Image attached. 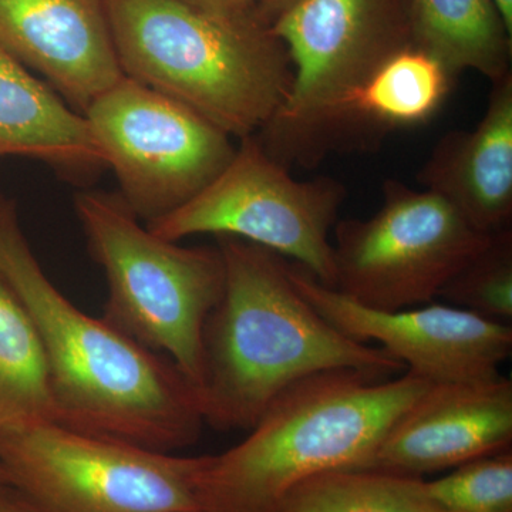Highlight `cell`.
Masks as SVG:
<instances>
[{
	"instance_id": "obj_1",
	"label": "cell",
	"mask_w": 512,
	"mask_h": 512,
	"mask_svg": "<svg viewBox=\"0 0 512 512\" xmlns=\"http://www.w3.org/2000/svg\"><path fill=\"white\" fill-rule=\"evenodd\" d=\"M0 275L42 339L60 423L164 453L200 439L194 386L167 357L74 306L47 278L3 197Z\"/></svg>"
},
{
	"instance_id": "obj_2",
	"label": "cell",
	"mask_w": 512,
	"mask_h": 512,
	"mask_svg": "<svg viewBox=\"0 0 512 512\" xmlns=\"http://www.w3.org/2000/svg\"><path fill=\"white\" fill-rule=\"evenodd\" d=\"M225 264L221 299L202 333L197 387L204 424L249 430L291 384L353 369L383 379L406 367L382 348L356 342L306 301L289 261L251 242L218 237Z\"/></svg>"
},
{
	"instance_id": "obj_3",
	"label": "cell",
	"mask_w": 512,
	"mask_h": 512,
	"mask_svg": "<svg viewBox=\"0 0 512 512\" xmlns=\"http://www.w3.org/2000/svg\"><path fill=\"white\" fill-rule=\"evenodd\" d=\"M430 384L409 372L382 382L353 369L298 380L241 443L208 456L200 512H278L309 478L372 467L387 431Z\"/></svg>"
},
{
	"instance_id": "obj_4",
	"label": "cell",
	"mask_w": 512,
	"mask_h": 512,
	"mask_svg": "<svg viewBox=\"0 0 512 512\" xmlns=\"http://www.w3.org/2000/svg\"><path fill=\"white\" fill-rule=\"evenodd\" d=\"M124 76L181 101L232 138L255 136L284 103L291 59L256 18L181 0H104Z\"/></svg>"
},
{
	"instance_id": "obj_5",
	"label": "cell",
	"mask_w": 512,
	"mask_h": 512,
	"mask_svg": "<svg viewBox=\"0 0 512 512\" xmlns=\"http://www.w3.org/2000/svg\"><path fill=\"white\" fill-rule=\"evenodd\" d=\"M74 208L109 285L103 319L171 360L197 392L202 333L225 285L220 247L185 248L157 237L120 195L80 192Z\"/></svg>"
},
{
	"instance_id": "obj_6",
	"label": "cell",
	"mask_w": 512,
	"mask_h": 512,
	"mask_svg": "<svg viewBox=\"0 0 512 512\" xmlns=\"http://www.w3.org/2000/svg\"><path fill=\"white\" fill-rule=\"evenodd\" d=\"M291 59V90L256 137L279 164L315 167L343 151L350 100L410 45L403 0H298L272 22Z\"/></svg>"
},
{
	"instance_id": "obj_7",
	"label": "cell",
	"mask_w": 512,
	"mask_h": 512,
	"mask_svg": "<svg viewBox=\"0 0 512 512\" xmlns=\"http://www.w3.org/2000/svg\"><path fill=\"white\" fill-rule=\"evenodd\" d=\"M207 461L59 421L0 429V483L40 512H200Z\"/></svg>"
},
{
	"instance_id": "obj_8",
	"label": "cell",
	"mask_w": 512,
	"mask_h": 512,
	"mask_svg": "<svg viewBox=\"0 0 512 512\" xmlns=\"http://www.w3.org/2000/svg\"><path fill=\"white\" fill-rule=\"evenodd\" d=\"M346 197L348 190L336 178L296 180L258 137L249 136L211 184L146 227L173 242L204 234L242 239L302 265L335 288L330 232Z\"/></svg>"
},
{
	"instance_id": "obj_9",
	"label": "cell",
	"mask_w": 512,
	"mask_h": 512,
	"mask_svg": "<svg viewBox=\"0 0 512 512\" xmlns=\"http://www.w3.org/2000/svg\"><path fill=\"white\" fill-rule=\"evenodd\" d=\"M491 235L440 195L390 178L373 217L336 222L335 289L377 311L426 305Z\"/></svg>"
},
{
	"instance_id": "obj_10",
	"label": "cell",
	"mask_w": 512,
	"mask_h": 512,
	"mask_svg": "<svg viewBox=\"0 0 512 512\" xmlns=\"http://www.w3.org/2000/svg\"><path fill=\"white\" fill-rule=\"evenodd\" d=\"M121 200L147 222L170 214L225 170L232 137L181 101L124 76L84 111Z\"/></svg>"
},
{
	"instance_id": "obj_11",
	"label": "cell",
	"mask_w": 512,
	"mask_h": 512,
	"mask_svg": "<svg viewBox=\"0 0 512 512\" xmlns=\"http://www.w3.org/2000/svg\"><path fill=\"white\" fill-rule=\"evenodd\" d=\"M289 275L303 298L356 342H377L406 372L431 384L488 382L501 376L511 355L512 329L453 305L433 303L377 311L323 285L289 261Z\"/></svg>"
},
{
	"instance_id": "obj_12",
	"label": "cell",
	"mask_w": 512,
	"mask_h": 512,
	"mask_svg": "<svg viewBox=\"0 0 512 512\" xmlns=\"http://www.w3.org/2000/svg\"><path fill=\"white\" fill-rule=\"evenodd\" d=\"M511 444L510 379L430 384L394 421L370 468L423 478L511 450Z\"/></svg>"
},
{
	"instance_id": "obj_13",
	"label": "cell",
	"mask_w": 512,
	"mask_h": 512,
	"mask_svg": "<svg viewBox=\"0 0 512 512\" xmlns=\"http://www.w3.org/2000/svg\"><path fill=\"white\" fill-rule=\"evenodd\" d=\"M0 45L82 114L124 77L104 0H0Z\"/></svg>"
},
{
	"instance_id": "obj_14",
	"label": "cell",
	"mask_w": 512,
	"mask_h": 512,
	"mask_svg": "<svg viewBox=\"0 0 512 512\" xmlns=\"http://www.w3.org/2000/svg\"><path fill=\"white\" fill-rule=\"evenodd\" d=\"M484 234L511 228L512 73L493 82L483 119L473 130L440 138L417 174Z\"/></svg>"
},
{
	"instance_id": "obj_15",
	"label": "cell",
	"mask_w": 512,
	"mask_h": 512,
	"mask_svg": "<svg viewBox=\"0 0 512 512\" xmlns=\"http://www.w3.org/2000/svg\"><path fill=\"white\" fill-rule=\"evenodd\" d=\"M33 158L92 173L103 157L86 117L0 45V157Z\"/></svg>"
},
{
	"instance_id": "obj_16",
	"label": "cell",
	"mask_w": 512,
	"mask_h": 512,
	"mask_svg": "<svg viewBox=\"0 0 512 512\" xmlns=\"http://www.w3.org/2000/svg\"><path fill=\"white\" fill-rule=\"evenodd\" d=\"M454 76L413 43L387 57L350 100L343 150H372L383 137L433 119L453 87Z\"/></svg>"
},
{
	"instance_id": "obj_17",
	"label": "cell",
	"mask_w": 512,
	"mask_h": 512,
	"mask_svg": "<svg viewBox=\"0 0 512 512\" xmlns=\"http://www.w3.org/2000/svg\"><path fill=\"white\" fill-rule=\"evenodd\" d=\"M413 45L454 76L474 70L491 83L511 72V36L491 0H403Z\"/></svg>"
},
{
	"instance_id": "obj_18",
	"label": "cell",
	"mask_w": 512,
	"mask_h": 512,
	"mask_svg": "<svg viewBox=\"0 0 512 512\" xmlns=\"http://www.w3.org/2000/svg\"><path fill=\"white\" fill-rule=\"evenodd\" d=\"M59 421L45 348L32 316L0 275V429Z\"/></svg>"
},
{
	"instance_id": "obj_19",
	"label": "cell",
	"mask_w": 512,
	"mask_h": 512,
	"mask_svg": "<svg viewBox=\"0 0 512 512\" xmlns=\"http://www.w3.org/2000/svg\"><path fill=\"white\" fill-rule=\"evenodd\" d=\"M278 512H446L424 478L375 468L309 478L286 495Z\"/></svg>"
},
{
	"instance_id": "obj_20",
	"label": "cell",
	"mask_w": 512,
	"mask_h": 512,
	"mask_svg": "<svg viewBox=\"0 0 512 512\" xmlns=\"http://www.w3.org/2000/svg\"><path fill=\"white\" fill-rule=\"evenodd\" d=\"M448 305L510 325L512 320V228L491 235L440 292Z\"/></svg>"
},
{
	"instance_id": "obj_21",
	"label": "cell",
	"mask_w": 512,
	"mask_h": 512,
	"mask_svg": "<svg viewBox=\"0 0 512 512\" xmlns=\"http://www.w3.org/2000/svg\"><path fill=\"white\" fill-rule=\"evenodd\" d=\"M426 488L446 512H512V451L468 461Z\"/></svg>"
},
{
	"instance_id": "obj_22",
	"label": "cell",
	"mask_w": 512,
	"mask_h": 512,
	"mask_svg": "<svg viewBox=\"0 0 512 512\" xmlns=\"http://www.w3.org/2000/svg\"><path fill=\"white\" fill-rule=\"evenodd\" d=\"M181 2L207 12L217 13V15L259 19L252 0H181Z\"/></svg>"
},
{
	"instance_id": "obj_23",
	"label": "cell",
	"mask_w": 512,
	"mask_h": 512,
	"mask_svg": "<svg viewBox=\"0 0 512 512\" xmlns=\"http://www.w3.org/2000/svg\"><path fill=\"white\" fill-rule=\"evenodd\" d=\"M0 512H40L18 491L0 483Z\"/></svg>"
},
{
	"instance_id": "obj_24",
	"label": "cell",
	"mask_w": 512,
	"mask_h": 512,
	"mask_svg": "<svg viewBox=\"0 0 512 512\" xmlns=\"http://www.w3.org/2000/svg\"><path fill=\"white\" fill-rule=\"evenodd\" d=\"M259 19L271 28L272 22L298 0H252Z\"/></svg>"
},
{
	"instance_id": "obj_25",
	"label": "cell",
	"mask_w": 512,
	"mask_h": 512,
	"mask_svg": "<svg viewBox=\"0 0 512 512\" xmlns=\"http://www.w3.org/2000/svg\"><path fill=\"white\" fill-rule=\"evenodd\" d=\"M491 2L500 13L508 35L512 36V0H491Z\"/></svg>"
}]
</instances>
